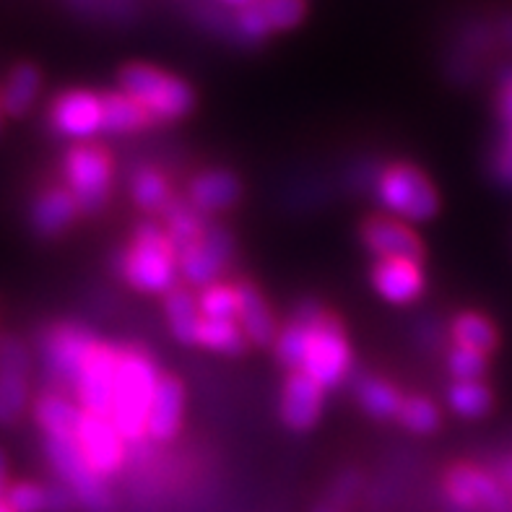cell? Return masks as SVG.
<instances>
[{
	"label": "cell",
	"mask_w": 512,
	"mask_h": 512,
	"mask_svg": "<svg viewBox=\"0 0 512 512\" xmlns=\"http://www.w3.org/2000/svg\"><path fill=\"white\" fill-rule=\"evenodd\" d=\"M162 375L156 359L143 346H120L110 422L128 445L146 440V419Z\"/></svg>",
	"instance_id": "cell-1"
},
{
	"label": "cell",
	"mask_w": 512,
	"mask_h": 512,
	"mask_svg": "<svg viewBox=\"0 0 512 512\" xmlns=\"http://www.w3.org/2000/svg\"><path fill=\"white\" fill-rule=\"evenodd\" d=\"M120 276L141 294H169L180 286L177 247L169 240L162 221L146 219L133 229L130 245L120 258Z\"/></svg>",
	"instance_id": "cell-2"
},
{
	"label": "cell",
	"mask_w": 512,
	"mask_h": 512,
	"mask_svg": "<svg viewBox=\"0 0 512 512\" xmlns=\"http://www.w3.org/2000/svg\"><path fill=\"white\" fill-rule=\"evenodd\" d=\"M117 84L125 97H130L149 112L154 123H175V120L188 117L195 107L193 86L156 65H125L117 76Z\"/></svg>",
	"instance_id": "cell-3"
},
{
	"label": "cell",
	"mask_w": 512,
	"mask_h": 512,
	"mask_svg": "<svg viewBox=\"0 0 512 512\" xmlns=\"http://www.w3.org/2000/svg\"><path fill=\"white\" fill-rule=\"evenodd\" d=\"M375 198L385 216L403 224H424L440 211V193L427 172L409 162H393L377 175Z\"/></svg>",
	"instance_id": "cell-4"
},
{
	"label": "cell",
	"mask_w": 512,
	"mask_h": 512,
	"mask_svg": "<svg viewBox=\"0 0 512 512\" xmlns=\"http://www.w3.org/2000/svg\"><path fill=\"white\" fill-rule=\"evenodd\" d=\"M351 364H354V351H351L344 323L331 310L315 305L312 307L307 354L299 372L312 377L323 390H333L349 380Z\"/></svg>",
	"instance_id": "cell-5"
},
{
	"label": "cell",
	"mask_w": 512,
	"mask_h": 512,
	"mask_svg": "<svg viewBox=\"0 0 512 512\" xmlns=\"http://www.w3.org/2000/svg\"><path fill=\"white\" fill-rule=\"evenodd\" d=\"M63 185L71 190L84 216H97L112 195L115 185V162L112 154L99 143H76L65 151Z\"/></svg>",
	"instance_id": "cell-6"
},
{
	"label": "cell",
	"mask_w": 512,
	"mask_h": 512,
	"mask_svg": "<svg viewBox=\"0 0 512 512\" xmlns=\"http://www.w3.org/2000/svg\"><path fill=\"white\" fill-rule=\"evenodd\" d=\"M99 338L76 323H55L39 336V362L52 390L73 396L78 377Z\"/></svg>",
	"instance_id": "cell-7"
},
{
	"label": "cell",
	"mask_w": 512,
	"mask_h": 512,
	"mask_svg": "<svg viewBox=\"0 0 512 512\" xmlns=\"http://www.w3.org/2000/svg\"><path fill=\"white\" fill-rule=\"evenodd\" d=\"M42 455L55 481L76 497L78 507H84L86 512H115V497L104 479H99L94 468L86 463L76 440L42 437Z\"/></svg>",
	"instance_id": "cell-8"
},
{
	"label": "cell",
	"mask_w": 512,
	"mask_h": 512,
	"mask_svg": "<svg viewBox=\"0 0 512 512\" xmlns=\"http://www.w3.org/2000/svg\"><path fill=\"white\" fill-rule=\"evenodd\" d=\"M234 240L232 234L219 224H208L206 232L177 250V268L180 279L193 289H206V286L224 281V273L232 266Z\"/></svg>",
	"instance_id": "cell-9"
},
{
	"label": "cell",
	"mask_w": 512,
	"mask_h": 512,
	"mask_svg": "<svg viewBox=\"0 0 512 512\" xmlns=\"http://www.w3.org/2000/svg\"><path fill=\"white\" fill-rule=\"evenodd\" d=\"M442 492L461 512H512V494L500 479L479 466L458 463L442 479Z\"/></svg>",
	"instance_id": "cell-10"
},
{
	"label": "cell",
	"mask_w": 512,
	"mask_h": 512,
	"mask_svg": "<svg viewBox=\"0 0 512 512\" xmlns=\"http://www.w3.org/2000/svg\"><path fill=\"white\" fill-rule=\"evenodd\" d=\"M32 362V351L21 338H0V427L19 424L32 406Z\"/></svg>",
	"instance_id": "cell-11"
},
{
	"label": "cell",
	"mask_w": 512,
	"mask_h": 512,
	"mask_svg": "<svg viewBox=\"0 0 512 512\" xmlns=\"http://www.w3.org/2000/svg\"><path fill=\"white\" fill-rule=\"evenodd\" d=\"M47 123L52 133L65 141L94 143L104 128L102 94L91 89H68L52 99L47 110Z\"/></svg>",
	"instance_id": "cell-12"
},
{
	"label": "cell",
	"mask_w": 512,
	"mask_h": 512,
	"mask_svg": "<svg viewBox=\"0 0 512 512\" xmlns=\"http://www.w3.org/2000/svg\"><path fill=\"white\" fill-rule=\"evenodd\" d=\"M120 362V346L99 341L86 359L81 377H78L73 398L89 416L110 419L112 396H115V375Z\"/></svg>",
	"instance_id": "cell-13"
},
{
	"label": "cell",
	"mask_w": 512,
	"mask_h": 512,
	"mask_svg": "<svg viewBox=\"0 0 512 512\" xmlns=\"http://www.w3.org/2000/svg\"><path fill=\"white\" fill-rule=\"evenodd\" d=\"M76 442L81 453H84L86 463L104 481L120 474L125 461H128L130 445L117 432L115 424L110 419H104V416L84 414V422H81V429H78Z\"/></svg>",
	"instance_id": "cell-14"
},
{
	"label": "cell",
	"mask_w": 512,
	"mask_h": 512,
	"mask_svg": "<svg viewBox=\"0 0 512 512\" xmlns=\"http://www.w3.org/2000/svg\"><path fill=\"white\" fill-rule=\"evenodd\" d=\"M359 234H362V245L375 255V260L406 258L424 263V245L419 240V234L409 224H403V221L393 219V216H370V219H364Z\"/></svg>",
	"instance_id": "cell-15"
},
{
	"label": "cell",
	"mask_w": 512,
	"mask_h": 512,
	"mask_svg": "<svg viewBox=\"0 0 512 512\" xmlns=\"http://www.w3.org/2000/svg\"><path fill=\"white\" fill-rule=\"evenodd\" d=\"M325 393L305 372H289L279 398L281 422L292 432H310L325 409Z\"/></svg>",
	"instance_id": "cell-16"
},
{
	"label": "cell",
	"mask_w": 512,
	"mask_h": 512,
	"mask_svg": "<svg viewBox=\"0 0 512 512\" xmlns=\"http://www.w3.org/2000/svg\"><path fill=\"white\" fill-rule=\"evenodd\" d=\"M370 279L375 292L385 302L398 307L416 302L424 294V289H427V276H424L422 263L406 258L375 260Z\"/></svg>",
	"instance_id": "cell-17"
},
{
	"label": "cell",
	"mask_w": 512,
	"mask_h": 512,
	"mask_svg": "<svg viewBox=\"0 0 512 512\" xmlns=\"http://www.w3.org/2000/svg\"><path fill=\"white\" fill-rule=\"evenodd\" d=\"M185 385L180 377L162 375L156 385L154 401H151L149 419H146V440L156 445H167L177 440L182 432V419H185Z\"/></svg>",
	"instance_id": "cell-18"
},
{
	"label": "cell",
	"mask_w": 512,
	"mask_h": 512,
	"mask_svg": "<svg viewBox=\"0 0 512 512\" xmlns=\"http://www.w3.org/2000/svg\"><path fill=\"white\" fill-rule=\"evenodd\" d=\"M78 219H81V208L65 185L45 188L29 208V224L42 240H55V237L68 232Z\"/></svg>",
	"instance_id": "cell-19"
},
{
	"label": "cell",
	"mask_w": 512,
	"mask_h": 512,
	"mask_svg": "<svg viewBox=\"0 0 512 512\" xmlns=\"http://www.w3.org/2000/svg\"><path fill=\"white\" fill-rule=\"evenodd\" d=\"M32 419L42 429V437L76 440L81 422H84V409L68 393L45 388L39 396H34Z\"/></svg>",
	"instance_id": "cell-20"
},
{
	"label": "cell",
	"mask_w": 512,
	"mask_h": 512,
	"mask_svg": "<svg viewBox=\"0 0 512 512\" xmlns=\"http://www.w3.org/2000/svg\"><path fill=\"white\" fill-rule=\"evenodd\" d=\"M242 198V180L229 169H206L188 185V203L201 216L224 214Z\"/></svg>",
	"instance_id": "cell-21"
},
{
	"label": "cell",
	"mask_w": 512,
	"mask_h": 512,
	"mask_svg": "<svg viewBox=\"0 0 512 512\" xmlns=\"http://www.w3.org/2000/svg\"><path fill=\"white\" fill-rule=\"evenodd\" d=\"M237 292H240V315H237V325L245 333L247 344L268 349L276 341L279 325L273 318V310L268 305L266 294L260 292L253 281H237Z\"/></svg>",
	"instance_id": "cell-22"
},
{
	"label": "cell",
	"mask_w": 512,
	"mask_h": 512,
	"mask_svg": "<svg viewBox=\"0 0 512 512\" xmlns=\"http://www.w3.org/2000/svg\"><path fill=\"white\" fill-rule=\"evenodd\" d=\"M104 104V136H136L156 125L151 115L143 110L141 104L125 97L123 91H107L102 94Z\"/></svg>",
	"instance_id": "cell-23"
},
{
	"label": "cell",
	"mask_w": 512,
	"mask_h": 512,
	"mask_svg": "<svg viewBox=\"0 0 512 512\" xmlns=\"http://www.w3.org/2000/svg\"><path fill=\"white\" fill-rule=\"evenodd\" d=\"M312 307L315 305L299 307L292 315V320L281 325L279 333H276V341H273V354H276L281 367H286L289 372H299L302 370V362H305L307 341H310Z\"/></svg>",
	"instance_id": "cell-24"
},
{
	"label": "cell",
	"mask_w": 512,
	"mask_h": 512,
	"mask_svg": "<svg viewBox=\"0 0 512 512\" xmlns=\"http://www.w3.org/2000/svg\"><path fill=\"white\" fill-rule=\"evenodd\" d=\"M128 190L133 206L149 216H164V211L175 201V193H172L167 175L156 167L136 169L133 177H130Z\"/></svg>",
	"instance_id": "cell-25"
},
{
	"label": "cell",
	"mask_w": 512,
	"mask_h": 512,
	"mask_svg": "<svg viewBox=\"0 0 512 512\" xmlns=\"http://www.w3.org/2000/svg\"><path fill=\"white\" fill-rule=\"evenodd\" d=\"M39 91H42V73L37 65L21 63L8 73L3 91H0V107L3 115L24 117L37 102Z\"/></svg>",
	"instance_id": "cell-26"
},
{
	"label": "cell",
	"mask_w": 512,
	"mask_h": 512,
	"mask_svg": "<svg viewBox=\"0 0 512 512\" xmlns=\"http://www.w3.org/2000/svg\"><path fill=\"white\" fill-rule=\"evenodd\" d=\"M164 318H167L169 333L182 346H195V333L201 325V310H198V294L175 286L172 292L164 294Z\"/></svg>",
	"instance_id": "cell-27"
},
{
	"label": "cell",
	"mask_w": 512,
	"mask_h": 512,
	"mask_svg": "<svg viewBox=\"0 0 512 512\" xmlns=\"http://www.w3.org/2000/svg\"><path fill=\"white\" fill-rule=\"evenodd\" d=\"M403 393L393 383L383 380V377L367 375L357 380V403L359 409L367 416L377 419V422H388V419H398V411L403 406Z\"/></svg>",
	"instance_id": "cell-28"
},
{
	"label": "cell",
	"mask_w": 512,
	"mask_h": 512,
	"mask_svg": "<svg viewBox=\"0 0 512 512\" xmlns=\"http://www.w3.org/2000/svg\"><path fill=\"white\" fill-rule=\"evenodd\" d=\"M450 336H453V346L479 351V354H487V357L500 344V333H497L492 320L476 310L455 315L453 323H450Z\"/></svg>",
	"instance_id": "cell-29"
},
{
	"label": "cell",
	"mask_w": 512,
	"mask_h": 512,
	"mask_svg": "<svg viewBox=\"0 0 512 512\" xmlns=\"http://www.w3.org/2000/svg\"><path fill=\"white\" fill-rule=\"evenodd\" d=\"M195 346L224 357H240L250 344L237 320H201L195 333Z\"/></svg>",
	"instance_id": "cell-30"
},
{
	"label": "cell",
	"mask_w": 512,
	"mask_h": 512,
	"mask_svg": "<svg viewBox=\"0 0 512 512\" xmlns=\"http://www.w3.org/2000/svg\"><path fill=\"white\" fill-rule=\"evenodd\" d=\"M448 406L461 419H481L494 406V393L487 380H471V383H453L448 388Z\"/></svg>",
	"instance_id": "cell-31"
},
{
	"label": "cell",
	"mask_w": 512,
	"mask_h": 512,
	"mask_svg": "<svg viewBox=\"0 0 512 512\" xmlns=\"http://www.w3.org/2000/svg\"><path fill=\"white\" fill-rule=\"evenodd\" d=\"M162 224L177 250H182L185 245L198 240L208 227V221H203V216L198 214L188 201H177V198L172 201V206L164 211Z\"/></svg>",
	"instance_id": "cell-32"
},
{
	"label": "cell",
	"mask_w": 512,
	"mask_h": 512,
	"mask_svg": "<svg viewBox=\"0 0 512 512\" xmlns=\"http://www.w3.org/2000/svg\"><path fill=\"white\" fill-rule=\"evenodd\" d=\"M198 310L203 320H237L240 315V292L237 284L216 281L198 292Z\"/></svg>",
	"instance_id": "cell-33"
},
{
	"label": "cell",
	"mask_w": 512,
	"mask_h": 512,
	"mask_svg": "<svg viewBox=\"0 0 512 512\" xmlns=\"http://www.w3.org/2000/svg\"><path fill=\"white\" fill-rule=\"evenodd\" d=\"M398 422L414 432V435H435L440 429V409L437 403L427 396L403 398V406L398 411Z\"/></svg>",
	"instance_id": "cell-34"
},
{
	"label": "cell",
	"mask_w": 512,
	"mask_h": 512,
	"mask_svg": "<svg viewBox=\"0 0 512 512\" xmlns=\"http://www.w3.org/2000/svg\"><path fill=\"white\" fill-rule=\"evenodd\" d=\"M445 367H448L453 383H471V380H484L487 377L489 357L487 354H479V351L453 346L448 351Z\"/></svg>",
	"instance_id": "cell-35"
},
{
	"label": "cell",
	"mask_w": 512,
	"mask_h": 512,
	"mask_svg": "<svg viewBox=\"0 0 512 512\" xmlns=\"http://www.w3.org/2000/svg\"><path fill=\"white\" fill-rule=\"evenodd\" d=\"M255 6L263 13L271 32H289L305 19V0H258Z\"/></svg>",
	"instance_id": "cell-36"
},
{
	"label": "cell",
	"mask_w": 512,
	"mask_h": 512,
	"mask_svg": "<svg viewBox=\"0 0 512 512\" xmlns=\"http://www.w3.org/2000/svg\"><path fill=\"white\" fill-rule=\"evenodd\" d=\"M6 502L13 512H47V484L29 479L13 481Z\"/></svg>",
	"instance_id": "cell-37"
},
{
	"label": "cell",
	"mask_w": 512,
	"mask_h": 512,
	"mask_svg": "<svg viewBox=\"0 0 512 512\" xmlns=\"http://www.w3.org/2000/svg\"><path fill=\"white\" fill-rule=\"evenodd\" d=\"M234 26H237V32H240L242 39L247 42H263V39L271 34V26L266 24L263 19V13L258 11V6H245L237 11V19H234Z\"/></svg>",
	"instance_id": "cell-38"
},
{
	"label": "cell",
	"mask_w": 512,
	"mask_h": 512,
	"mask_svg": "<svg viewBox=\"0 0 512 512\" xmlns=\"http://www.w3.org/2000/svg\"><path fill=\"white\" fill-rule=\"evenodd\" d=\"M500 117H502V123L507 125V130H512V76L505 78V84H502Z\"/></svg>",
	"instance_id": "cell-39"
},
{
	"label": "cell",
	"mask_w": 512,
	"mask_h": 512,
	"mask_svg": "<svg viewBox=\"0 0 512 512\" xmlns=\"http://www.w3.org/2000/svg\"><path fill=\"white\" fill-rule=\"evenodd\" d=\"M497 177L502 182H510L512 185V146L505 143L500 149V156H497Z\"/></svg>",
	"instance_id": "cell-40"
},
{
	"label": "cell",
	"mask_w": 512,
	"mask_h": 512,
	"mask_svg": "<svg viewBox=\"0 0 512 512\" xmlns=\"http://www.w3.org/2000/svg\"><path fill=\"white\" fill-rule=\"evenodd\" d=\"M8 487H11V481H8V461L6 453L0 450V500H6Z\"/></svg>",
	"instance_id": "cell-41"
},
{
	"label": "cell",
	"mask_w": 512,
	"mask_h": 512,
	"mask_svg": "<svg viewBox=\"0 0 512 512\" xmlns=\"http://www.w3.org/2000/svg\"><path fill=\"white\" fill-rule=\"evenodd\" d=\"M224 3H229V6H237V8H245V6H253V3H258V0H224Z\"/></svg>",
	"instance_id": "cell-42"
},
{
	"label": "cell",
	"mask_w": 512,
	"mask_h": 512,
	"mask_svg": "<svg viewBox=\"0 0 512 512\" xmlns=\"http://www.w3.org/2000/svg\"><path fill=\"white\" fill-rule=\"evenodd\" d=\"M315 512H341V510H338L336 502H325V505H320Z\"/></svg>",
	"instance_id": "cell-43"
},
{
	"label": "cell",
	"mask_w": 512,
	"mask_h": 512,
	"mask_svg": "<svg viewBox=\"0 0 512 512\" xmlns=\"http://www.w3.org/2000/svg\"><path fill=\"white\" fill-rule=\"evenodd\" d=\"M0 512H13L11 507H8V502H6V500H0Z\"/></svg>",
	"instance_id": "cell-44"
},
{
	"label": "cell",
	"mask_w": 512,
	"mask_h": 512,
	"mask_svg": "<svg viewBox=\"0 0 512 512\" xmlns=\"http://www.w3.org/2000/svg\"><path fill=\"white\" fill-rule=\"evenodd\" d=\"M0 115H3V107H0Z\"/></svg>",
	"instance_id": "cell-45"
},
{
	"label": "cell",
	"mask_w": 512,
	"mask_h": 512,
	"mask_svg": "<svg viewBox=\"0 0 512 512\" xmlns=\"http://www.w3.org/2000/svg\"><path fill=\"white\" fill-rule=\"evenodd\" d=\"M0 338H3V336H0Z\"/></svg>",
	"instance_id": "cell-46"
}]
</instances>
